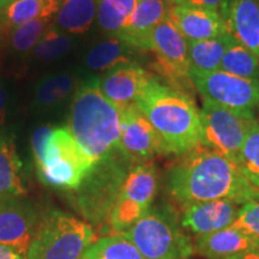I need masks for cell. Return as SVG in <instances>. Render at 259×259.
I'll list each match as a JSON object with an SVG mask.
<instances>
[{"label": "cell", "mask_w": 259, "mask_h": 259, "mask_svg": "<svg viewBox=\"0 0 259 259\" xmlns=\"http://www.w3.org/2000/svg\"><path fill=\"white\" fill-rule=\"evenodd\" d=\"M6 111H8V92L0 87V125L5 120Z\"/></svg>", "instance_id": "35"}, {"label": "cell", "mask_w": 259, "mask_h": 259, "mask_svg": "<svg viewBox=\"0 0 259 259\" xmlns=\"http://www.w3.org/2000/svg\"><path fill=\"white\" fill-rule=\"evenodd\" d=\"M59 5L60 0H14L5 6L2 28L12 31L34 19H51Z\"/></svg>", "instance_id": "21"}, {"label": "cell", "mask_w": 259, "mask_h": 259, "mask_svg": "<svg viewBox=\"0 0 259 259\" xmlns=\"http://www.w3.org/2000/svg\"><path fill=\"white\" fill-rule=\"evenodd\" d=\"M124 235L147 259H189L193 241L168 206L150 208Z\"/></svg>", "instance_id": "6"}, {"label": "cell", "mask_w": 259, "mask_h": 259, "mask_svg": "<svg viewBox=\"0 0 259 259\" xmlns=\"http://www.w3.org/2000/svg\"><path fill=\"white\" fill-rule=\"evenodd\" d=\"M158 191V174L150 162H135L122 184L108 220V234H124L151 208Z\"/></svg>", "instance_id": "8"}, {"label": "cell", "mask_w": 259, "mask_h": 259, "mask_svg": "<svg viewBox=\"0 0 259 259\" xmlns=\"http://www.w3.org/2000/svg\"><path fill=\"white\" fill-rule=\"evenodd\" d=\"M170 5L164 0H138L127 23L116 38L138 52L151 50L155 28L168 17Z\"/></svg>", "instance_id": "15"}, {"label": "cell", "mask_w": 259, "mask_h": 259, "mask_svg": "<svg viewBox=\"0 0 259 259\" xmlns=\"http://www.w3.org/2000/svg\"><path fill=\"white\" fill-rule=\"evenodd\" d=\"M226 51L220 70L234 74L245 79L259 80V59L252 52L246 48L226 31Z\"/></svg>", "instance_id": "24"}, {"label": "cell", "mask_w": 259, "mask_h": 259, "mask_svg": "<svg viewBox=\"0 0 259 259\" xmlns=\"http://www.w3.org/2000/svg\"><path fill=\"white\" fill-rule=\"evenodd\" d=\"M122 108L109 101L99 77L78 83L71 103L67 128L79 147L97 163L119 149Z\"/></svg>", "instance_id": "3"}, {"label": "cell", "mask_w": 259, "mask_h": 259, "mask_svg": "<svg viewBox=\"0 0 259 259\" xmlns=\"http://www.w3.org/2000/svg\"><path fill=\"white\" fill-rule=\"evenodd\" d=\"M168 18L187 42L210 40L227 31L219 11L189 5L170 6Z\"/></svg>", "instance_id": "18"}, {"label": "cell", "mask_w": 259, "mask_h": 259, "mask_svg": "<svg viewBox=\"0 0 259 259\" xmlns=\"http://www.w3.org/2000/svg\"><path fill=\"white\" fill-rule=\"evenodd\" d=\"M72 47V38L58 27L50 25L34 48V56L42 61L59 59Z\"/></svg>", "instance_id": "30"}, {"label": "cell", "mask_w": 259, "mask_h": 259, "mask_svg": "<svg viewBox=\"0 0 259 259\" xmlns=\"http://www.w3.org/2000/svg\"><path fill=\"white\" fill-rule=\"evenodd\" d=\"M219 15L226 30L259 59V0H225Z\"/></svg>", "instance_id": "16"}, {"label": "cell", "mask_w": 259, "mask_h": 259, "mask_svg": "<svg viewBox=\"0 0 259 259\" xmlns=\"http://www.w3.org/2000/svg\"><path fill=\"white\" fill-rule=\"evenodd\" d=\"M5 4L0 0V29L3 27V21H4V12H5Z\"/></svg>", "instance_id": "38"}, {"label": "cell", "mask_w": 259, "mask_h": 259, "mask_svg": "<svg viewBox=\"0 0 259 259\" xmlns=\"http://www.w3.org/2000/svg\"><path fill=\"white\" fill-rule=\"evenodd\" d=\"M253 200H258V202H259V191H257V192H254Z\"/></svg>", "instance_id": "39"}, {"label": "cell", "mask_w": 259, "mask_h": 259, "mask_svg": "<svg viewBox=\"0 0 259 259\" xmlns=\"http://www.w3.org/2000/svg\"><path fill=\"white\" fill-rule=\"evenodd\" d=\"M223 2H225V0H187L185 5L208 9L212 10V11H219L220 6L222 5Z\"/></svg>", "instance_id": "33"}, {"label": "cell", "mask_w": 259, "mask_h": 259, "mask_svg": "<svg viewBox=\"0 0 259 259\" xmlns=\"http://www.w3.org/2000/svg\"><path fill=\"white\" fill-rule=\"evenodd\" d=\"M97 0H60L57 27L66 34H84L96 19Z\"/></svg>", "instance_id": "22"}, {"label": "cell", "mask_w": 259, "mask_h": 259, "mask_svg": "<svg viewBox=\"0 0 259 259\" xmlns=\"http://www.w3.org/2000/svg\"><path fill=\"white\" fill-rule=\"evenodd\" d=\"M37 209L24 197L0 204V244L27 252L41 222Z\"/></svg>", "instance_id": "12"}, {"label": "cell", "mask_w": 259, "mask_h": 259, "mask_svg": "<svg viewBox=\"0 0 259 259\" xmlns=\"http://www.w3.org/2000/svg\"><path fill=\"white\" fill-rule=\"evenodd\" d=\"M38 178L48 186L76 191L95 166L66 126H41L31 139Z\"/></svg>", "instance_id": "4"}, {"label": "cell", "mask_w": 259, "mask_h": 259, "mask_svg": "<svg viewBox=\"0 0 259 259\" xmlns=\"http://www.w3.org/2000/svg\"><path fill=\"white\" fill-rule=\"evenodd\" d=\"M151 77L138 63L119 65L103 73L100 88L109 101L125 108L134 105Z\"/></svg>", "instance_id": "17"}, {"label": "cell", "mask_w": 259, "mask_h": 259, "mask_svg": "<svg viewBox=\"0 0 259 259\" xmlns=\"http://www.w3.org/2000/svg\"><path fill=\"white\" fill-rule=\"evenodd\" d=\"M242 204L232 199H218L191 204L184 208L181 227L196 236L228 228L235 221Z\"/></svg>", "instance_id": "14"}, {"label": "cell", "mask_w": 259, "mask_h": 259, "mask_svg": "<svg viewBox=\"0 0 259 259\" xmlns=\"http://www.w3.org/2000/svg\"><path fill=\"white\" fill-rule=\"evenodd\" d=\"M50 21L51 19H34L14 29L10 36L12 48L19 53L34 51L45 31L50 27Z\"/></svg>", "instance_id": "31"}, {"label": "cell", "mask_w": 259, "mask_h": 259, "mask_svg": "<svg viewBox=\"0 0 259 259\" xmlns=\"http://www.w3.org/2000/svg\"><path fill=\"white\" fill-rule=\"evenodd\" d=\"M137 3L138 0H97V24L111 37H116L127 23Z\"/></svg>", "instance_id": "28"}, {"label": "cell", "mask_w": 259, "mask_h": 259, "mask_svg": "<svg viewBox=\"0 0 259 259\" xmlns=\"http://www.w3.org/2000/svg\"><path fill=\"white\" fill-rule=\"evenodd\" d=\"M190 80L203 100L245 115L259 108V80L245 79L225 71L190 70Z\"/></svg>", "instance_id": "9"}, {"label": "cell", "mask_w": 259, "mask_h": 259, "mask_svg": "<svg viewBox=\"0 0 259 259\" xmlns=\"http://www.w3.org/2000/svg\"><path fill=\"white\" fill-rule=\"evenodd\" d=\"M167 190L181 208L191 204L232 199L244 204L254 191L235 163L222 154L199 147L181 156L167 176Z\"/></svg>", "instance_id": "1"}, {"label": "cell", "mask_w": 259, "mask_h": 259, "mask_svg": "<svg viewBox=\"0 0 259 259\" xmlns=\"http://www.w3.org/2000/svg\"><path fill=\"white\" fill-rule=\"evenodd\" d=\"M83 259H147L124 234H106L97 238Z\"/></svg>", "instance_id": "27"}, {"label": "cell", "mask_w": 259, "mask_h": 259, "mask_svg": "<svg viewBox=\"0 0 259 259\" xmlns=\"http://www.w3.org/2000/svg\"><path fill=\"white\" fill-rule=\"evenodd\" d=\"M2 2L4 3L5 5H8V4H10V3H11V2H14V0H2Z\"/></svg>", "instance_id": "40"}, {"label": "cell", "mask_w": 259, "mask_h": 259, "mask_svg": "<svg viewBox=\"0 0 259 259\" xmlns=\"http://www.w3.org/2000/svg\"><path fill=\"white\" fill-rule=\"evenodd\" d=\"M135 162L120 149L94 166L76 190V205L89 225L108 234V220L130 168Z\"/></svg>", "instance_id": "5"}, {"label": "cell", "mask_w": 259, "mask_h": 259, "mask_svg": "<svg viewBox=\"0 0 259 259\" xmlns=\"http://www.w3.org/2000/svg\"><path fill=\"white\" fill-rule=\"evenodd\" d=\"M119 149L134 162H149L157 155H166L157 132L135 103L122 108Z\"/></svg>", "instance_id": "11"}, {"label": "cell", "mask_w": 259, "mask_h": 259, "mask_svg": "<svg viewBox=\"0 0 259 259\" xmlns=\"http://www.w3.org/2000/svg\"><path fill=\"white\" fill-rule=\"evenodd\" d=\"M238 168L254 192L259 191V120L255 118L248 126Z\"/></svg>", "instance_id": "29"}, {"label": "cell", "mask_w": 259, "mask_h": 259, "mask_svg": "<svg viewBox=\"0 0 259 259\" xmlns=\"http://www.w3.org/2000/svg\"><path fill=\"white\" fill-rule=\"evenodd\" d=\"M252 250H259V246L233 227L196 236L193 241V252L206 259H233Z\"/></svg>", "instance_id": "19"}, {"label": "cell", "mask_w": 259, "mask_h": 259, "mask_svg": "<svg viewBox=\"0 0 259 259\" xmlns=\"http://www.w3.org/2000/svg\"><path fill=\"white\" fill-rule=\"evenodd\" d=\"M0 259H27V254L11 246L0 244Z\"/></svg>", "instance_id": "34"}, {"label": "cell", "mask_w": 259, "mask_h": 259, "mask_svg": "<svg viewBox=\"0 0 259 259\" xmlns=\"http://www.w3.org/2000/svg\"><path fill=\"white\" fill-rule=\"evenodd\" d=\"M150 51L156 57L158 71L162 74L174 82H191L187 41L168 17L155 28Z\"/></svg>", "instance_id": "13"}, {"label": "cell", "mask_w": 259, "mask_h": 259, "mask_svg": "<svg viewBox=\"0 0 259 259\" xmlns=\"http://www.w3.org/2000/svg\"><path fill=\"white\" fill-rule=\"evenodd\" d=\"M76 77L70 73H56L44 77L37 83L34 95V105L37 108H53L76 92Z\"/></svg>", "instance_id": "25"}, {"label": "cell", "mask_w": 259, "mask_h": 259, "mask_svg": "<svg viewBox=\"0 0 259 259\" xmlns=\"http://www.w3.org/2000/svg\"><path fill=\"white\" fill-rule=\"evenodd\" d=\"M233 259H259V250H252Z\"/></svg>", "instance_id": "36"}, {"label": "cell", "mask_w": 259, "mask_h": 259, "mask_svg": "<svg viewBox=\"0 0 259 259\" xmlns=\"http://www.w3.org/2000/svg\"><path fill=\"white\" fill-rule=\"evenodd\" d=\"M96 240V232L87 221L53 210L41 219L27 259H83Z\"/></svg>", "instance_id": "7"}, {"label": "cell", "mask_w": 259, "mask_h": 259, "mask_svg": "<svg viewBox=\"0 0 259 259\" xmlns=\"http://www.w3.org/2000/svg\"><path fill=\"white\" fill-rule=\"evenodd\" d=\"M23 167L17 154L14 136L0 134V204L24 197Z\"/></svg>", "instance_id": "20"}, {"label": "cell", "mask_w": 259, "mask_h": 259, "mask_svg": "<svg viewBox=\"0 0 259 259\" xmlns=\"http://www.w3.org/2000/svg\"><path fill=\"white\" fill-rule=\"evenodd\" d=\"M167 4H169L170 6H178V5H185L187 0H164Z\"/></svg>", "instance_id": "37"}, {"label": "cell", "mask_w": 259, "mask_h": 259, "mask_svg": "<svg viewBox=\"0 0 259 259\" xmlns=\"http://www.w3.org/2000/svg\"><path fill=\"white\" fill-rule=\"evenodd\" d=\"M136 52L138 51L119 38L111 37L89 51L85 57V65L93 71L106 72L119 65L137 63L135 59Z\"/></svg>", "instance_id": "23"}, {"label": "cell", "mask_w": 259, "mask_h": 259, "mask_svg": "<svg viewBox=\"0 0 259 259\" xmlns=\"http://www.w3.org/2000/svg\"><path fill=\"white\" fill-rule=\"evenodd\" d=\"M225 34L210 40L187 42L191 70L200 71V72L220 70L226 51Z\"/></svg>", "instance_id": "26"}, {"label": "cell", "mask_w": 259, "mask_h": 259, "mask_svg": "<svg viewBox=\"0 0 259 259\" xmlns=\"http://www.w3.org/2000/svg\"><path fill=\"white\" fill-rule=\"evenodd\" d=\"M200 109L202 120V147L222 154L238 166L248 126L255 118L203 100Z\"/></svg>", "instance_id": "10"}, {"label": "cell", "mask_w": 259, "mask_h": 259, "mask_svg": "<svg viewBox=\"0 0 259 259\" xmlns=\"http://www.w3.org/2000/svg\"><path fill=\"white\" fill-rule=\"evenodd\" d=\"M135 105L157 132L166 155L183 156L202 147L200 111L186 93L151 77Z\"/></svg>", "instance_id": "2"}, {"label": "cell", "mask_w": 259, "mask_h": 259, "mask_svg": "<svg viewBox=\"0 0 259 259\" xmlns=\"http://www.w3.org/2000/svg\"><path fill=\"white\" fill-rule=\"evenodd\" d=\"M246 234L259 246V202L250 200L242 204L231 226Z\"/></svg>", "instance_id": "32"}]
</instances>
